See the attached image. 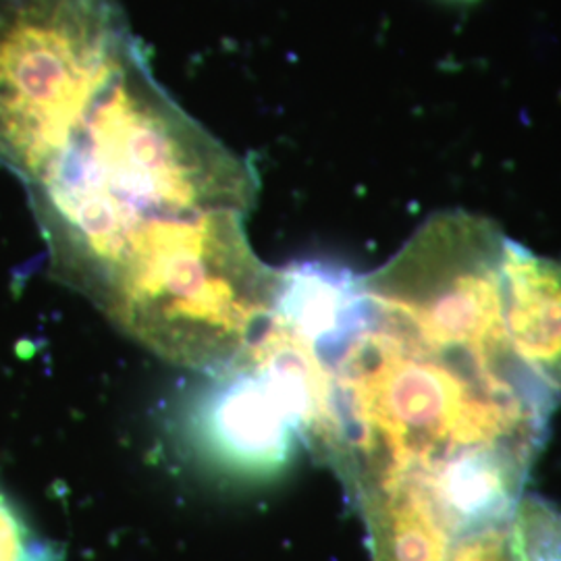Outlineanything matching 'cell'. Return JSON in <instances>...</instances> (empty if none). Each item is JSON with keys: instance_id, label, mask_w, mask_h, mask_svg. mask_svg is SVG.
Segmentation results:
<instances>
[{"instance_id": "1", "label": "cell", "mask_w": 561, "mask_h": 561, "mask_svg": "<svg viewBox=\"0 0 561 561\" xmlns=\"http://www.w3.org/2000/svg\"><path fill=\"white\" fill-rule=\"evenodd\" d=\"M25 190L55 277L81 294L140 222L248 215L259 173L164 92L138 44L67 150Z\"/></svg>"}, {"instance_id": "2", "label": "cell", "mask_w": 561, "mask_h": 561, "mask_svg": "<svg viewBox=\"0 0 561 561\" xmlns=\"http://www.w3.org/2000/svg\"><path fill=\"white\" fill-rule=\"evenodd\" d=\"M327 366L331 428L317 460L341 484L379 470H433L479 447L539 458L561 401L542 382L426 352L375 321Z\"/></svg>"}, {"instance_id": "3", "label": "cell", "mask_w": 561, "mask_h": 561, "mask_svg": "<svg viewBox=\"0 0 561 561\" xmlns=\"http://www.w3.org/2000/svg\"><path fill=\"white\" fill-rule=\"evenodd\" d=\"M277 279L250 245L245 215L210 210L134 227L83 296L146 350L217 375L268 321Z\"/></svg>"}, {"instance_id": "4", "label": "cell", "mask_w": 561, "mask_h": 561, "mask_svg": "<svg viewBox=\"0 0 561 561\" xmlns=\"http://www.w3.org/2000/svg\"><path fill=\"white\" fill-rule=\"evenodd\" d=\"M138 44L119 0H0V167L46 171Z\"/></svg>"}, {"instance_id": "5", "label": "cell", "mask_w": 561, "mask_h": 561, "mask_svg": "<svg viewBox=\"0 0 561 561\" xmlns=\"http://www.w3.org/2000/svg\"><path fill=\"white\" fill-rule=\"evenodd\" d=\"M505 241L495 222L466 210L431 217L391 261L360 275L373 321L426 352L512 381H539L503 327Z\"/></svg>"}, {"instance_id": "6", "label": "cell", "mask_w": 561, "mask_h": 561, "mask_svg": "<svg viewBox=\"0 0 561 561\" xmlns=\"http://www.w3.org/2000/svg\"><path fill=\"white\" fill-rule=\"evenodd\" d=\"M190 408V433L213 466L238 479L279 474L301 443L300 424L261 370L236 360L210 375Z\"/></svg>"}, {"instance_id": "7", "label": "cell", "mask_w": 561, "mask_h": 561, "mask_svg": "<svg viewBox=\"0 0 561 561\" xmlns=\"http://www.w3.org/2000/svg\"><path fill=\"white\" fill-rule=\"evenodd\" d=\"M360 514L370 561H447L460 541L421 470H379L343 484Z\"/></svg>"}, {"instance_id": "8", "label": "cell", "mask_w": 561, "mask_h": 561, "mask_svg": "<svg viewBox=\"0 0 561 561\" xmlns=\"http://www.w3.org/2000/svg\"><path fill=\"white\" fill-rule=\"evenodd\" d=\"M503 327L522 364L561 400V262L505 241Z\"/></svg>"}, {"instance_id": "9", "label": "cell", "mask_w": 561, "mask_h": 561, "mask_svg": "<svg viewBox=\"0 0 561 561\" xmlns=\"http://www.w3.org/2000/svg\"><path fill=\"white\" fill-rule=\"evenodd\" d=\"M268 321L306 341L322 360L373 321L360 275L324 262H296L279 268Z\"/></svg>"}, {"instance_id": "10", "label": "cell", "mask_w": 561, "mask_h": 561, "mask_svg": "<svg viewBox=\"0 0 561 561\" xmlns=\"http://www.w3.org/2000/svg\"><path fill=\"white\" fill-rule=\"evenodd\" d=\"M537 458L507 447L468 449L433 470H421L458 539L507 524Z\"/></svg>"}, {"instance_id": "11", "label": "cell", "mask_w": 561, "mask_h": 561, "mask_svg": "<svg viewBox=\"0 0 561 561\" xmlns=\"http://www.w3.org/2000/svg\"><path fill=\"white\" fill-rule=\"evenodd\" d=\"M512 561H561V507L524 493L507 522Z\"/></svg>"}, {"instance_id": "12", "label": "cell", "mask_w": 561, "mask_h": 561, "mask_svg": "<svg viewBox=\"0 0 561 561\" xmlns=\"http://www.w3.org/2000/svg\"><path fill=\"white\" fill-rule=\"evenodd\" d=\"M57 545L38 537L20 505L0 491V561H60Z\"/></svg>"}, {"instance_id": "13", "label": "cell", "mask_w": 561, "mask_h": 561, "mask_svg": "<svg viewBox=\"0 0 561 561\" xmlns=\"http://www.w3.org/2000/svg\"><path fill=\"white\" fill-rule=\"evenodd\" d=\"M447 561H512L507 547V524L463 535L454 545Z\"/></svg>"}]
</instances>
